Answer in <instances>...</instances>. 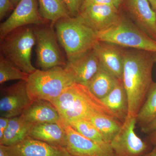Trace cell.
<instances>
[{
    "instance_id": "cell-1",
    "label": "cell",
    "mask_w": 156,
    "mask_h": 156,
    "mask_svg": "<svg viewBox=\"0 0 156 156\" xmlns=\"http://www.w3.org/2000/svg\"><path fill=\"white\" fill-rule=\"evenodd\" d=\"M153 53L143 50L124 51L123 85L128 95V117L136 118L153 83Z\"/></svg>"
},
{
    "instance_id": "cell-2",
    "label": "cell",
    "mask_w": 156,
    "mask_h": 156,
    "mask_svg": "<svg viewBox=\"0 0 156 156\" xmlns=\"http://www.w3.org/2000/svg\"><path fill=\"white\" fill-rule=\"evenodd\" d=\"M62 119L68 123L78 119L102 114L115 118L114 115L95 96L87 86L73 84L55 100L51 101Z\"/></svg>"
},
{
    "instance_id": "cell-3",
    "label": "cell",
    "mask_w": 156,
    "mask_h": 156,
    "mask_svg": "<svg viewBox=\"0 0 156 156\" xmlns=\"http://www.w3.org/2000/svg\"><path fill=\"white\" fill-rule=\"evenodd\" d=\"M56 37L67 59L92 50L97 40V33L79 15L59 20L54 24Z\"/></svg>"
},
{
    "instance_id": "cell-4",
    "label": "cell",
    "mask_w": 156,
    "mask_h": 156,
    "mask_svg": "<svg viewBox=\"0 0 156 156\" xmlns=\"http://www.w3.org/2000/svg\"><path fill=\"white\" fill-rule=\"evenodd\" d=\"M64 67L56 66L47 70L37 69L26 81L29 96L32 101L44 100L51 102L74 83Z\"/></svg>"
},
{
    "instance_id": "cell-5",
    "label": "cell",
    "mask_w": 156,
    "mask_h": 156,
    "mask_svg": "<svg viewBox=\"0 0 156 156\" xmlns=\"http://www.w3.org/2000/svg\"><path fill=\"white\" fill-rule=\"evenodd\" d=\"M35 44L34 29L23 27L1 40V54L22 71L30 74L37 69L31 62L32 50Z\"/></svg>"
},
{
    "instance_id": "cell-6",
    "label": "cell",
    "mask_w": 156,
    "mask_h": 156,
    "mask_svg": "<svg viewBox=\"0 0 156 156\" xmlns=\"http://www.w3.org/2000/svg\"><path fill=\"white\" fill-rule=\"evenodd\" d=\"M98 41L108 42L119 47L156 52V41L144 33L134 23L121 16L113 25L97 33Z\"/></svg>"
},
{
    "instance_id": "cell-7",
    "label": "cell",
    "mask_w": 156,
    "mask_h": 156,
    "mask_svg": "<svg viewBox=\"0 0 156 156\" xmlns=\"http://www.w3.org/2000/svg\"><path fill=\"white\" fill-rule=\"evenodd\" d=\"M37 26L34 29L37 44L36 52L38 66L42 70L65 67V62L58 46L53 26Z\"/></svg>"
},
{
    "instance_id": "cell-8",
    "label": "cell",
    "mask_w": 156,
    "mask_h": 156,
    "mask_svg": "<svg viewBox=\"0 0 156 156\" xmlns=\"http://www.w3.org/2000/svg\"><path fill=\"white\" fill-rule=\"evenodd\" d=\"M136 118L127 117L119 132L110 144L116 156H143L147 153L148 145L136 135Z\"/></svg>"
},
{
    "instance_id": "cell-9",
    "label": "cell",
    "mask_w": 156,
    "mask_h": 156,
    "mask_svg": "<svg viewBox=\"0 0 156 156\" xmlns=\"http://www.w3.org/2000/svg\"><path fill=\"white\" fill-rule=\"evenodd\" d=\"M46 22L38 10L36 0H20L11 15L0 25V40L17 29L30 24L44 25Z\"/></svg>"
},
{
    "instance_id": "cell-10",
    "label": "cell",
    "mask_w": 156,
    "mask_h": 156,
    "mask_svg": "<svg viewBox=\"0 0 156 156\" xmlns=\"http://www.w3.org/2000/svg\"><path fill=\"white\" fill-rule=\"evenodd\" d=\"M32 101L27 92L26 81L20 80L6 87L1 92V116L10 119L20 115Z\"/></svg>"
},
{
    "instance_id": "cell-11",
    "label": "cell",
    "mask_w": 156,
    "mask_h": 156,
    "mask_svg": "<svg viewBox=\"0 0 156 156\" xmlns=\"http://www.w3.org/2000/svg\"><path fill=\"white\" fill-rule=\"evenodd\" d=\"M78 15L96 32L109 28L121 17L114 5L83 4Z\"/></svg>"
},
{
    "instance_id": "cell-12",
    "label": "cell",
    "mask_w": 156,
    "mask_h": 156,
    "mask_svg": "<svg viewBox=\"0 0 156 156\" xmlns=\"http://www.w3.org/2000/svg\"><path fill=\"white\" fill-rule=\"evenodd\" d=\"M60 122L66 134V148L71 155L116 156L76 131L62 118Z\"/></svg>"
},
{
    "instance_id": "cell-13",
    "label": "cell",
    "mask_w": 156,
    "mask_h": 156,
    "mask_svg": "<svg viewBox=\"0 0 156 156\" xmlns=\"http://www.w3.org/2000/svg\"><path fill=\"white\" fill-rule=\"evenodd\" d=\"M100 62L93 50L67 59L65 68L76 83L86 85L100 69Z\"/></svg>"
},
{
    "instance_id": "cell-14",
    "label": "cell",
    "mask_w": 156,
    "mask_h": 156,
    "mask_svg": "<svg viewBox=\"0 0 156 156\" xmlns=\"http://www.w3.org/2000/svg\"><path fill=\"white\" fill-rule=\"evenodd\" d=\"M126 8L134 23L156 41V13L148 0H126Z\"/></svg>"
},
{
    "instance_id": "cell-15",
    "label": "cell",
    "mask_w": 156,
    "mask_h": 156,
    "mask_svg": "<svg viewBox=\"0 0 156 156\" xmlns=\"http://www.w3.org/2000/svg\"><path fill=\"white\" fill-rule=\"evenodd\" d=\"M5 146L11 156H71L66 148L28 137L16 145Z\"/></svg>"
},
{
    "instance_id": "cell-16",
    "label": "cell",
    "mask_w": 156,
    "mask_h": 156,
    "mask_svg": "<svg viewBox=\"0 0 156 156\" xmlns=\"http://www.w3.org/2000/svg\"><path fill=\"white\" fill-rule=\"evenodd\" d=\"M92 50L102 68L117 79H122L124 50L117 45L98 41Z\"/></svg>"
},
{
    "instance_id": "cell-17",
    "label": "cell",
    "mask_w": 156,
    "mask_h": 156,
    "mask_svg": "<svg viewBox=\"0 0 156 156\" xmlns=\"http://www.w3.org/2000/svg\"><path fill=\"white\" fill-rule=\"evenodd\" d=\"M21 115L28 122L34 125L58 123L61 119L55 106L50 101L44 100L33 101Z\"/></svg>"
},
{
    "instance_id": "cell-18",
    "label": "cell",
    "mask_w": 156,
    "mask_h": 156,
    "mask_svg": "<svg viewBox=\"0 0 156 156\" xmlns=\"http://www.w3.org/2000/svg\"><path fill=\"white\" fill-rule=\"evenodd\" d=\"M28 137L52 145L66 147V132L60 121L58 123H41L35 125Z\"/></svg>"
},
{
    "instance_id": "cell-19",
    "label": "cell",
    "mask_w": 156,
    "mask_h": 156,
    "mask_svg": "<svg viewBox=\"0 0 156 156\" xmlns=\"http://www.w3.org/2000/svg\"><path fill=\"white\" fill-rule=\"evenodd\" d=\"M101 100L111 111L117 119L123 124L125 122L128 115L129 104L122 80H118L111 92Z\"/></svg>"
},
{
    "instance_id": "cell-20",
    "label": "cell",
    "mask_w": 156,
    "mask_h": 156,
    "mask_svg": "<svg viewBox=\"0 0 156 156\" xmlns=\"http://www.w3.org/2000/svg\"><path fill=\"white\" fill-rule=\"evenodd\" d=\"M34 126L21 115L10 118L8 127L0 140V145L12 146L18 144L28 137Z\"/></svg>"
},
{
    "instance_id": "cell-21",
    "label": "cell",
    "mask_w": 156,
    "mask_h": 156,
    "mask_svg": "<svg viewBox=\"0 0 156 156\" xmlns=\"http://www.w3.org/2000/svg\"><path fill=\"white\" fill-rule=\"evenodd\" d=\"M119 80L101 67L85 86L93 95L101 100L111 92Z\"/></svg>"
},
{
    "instance_id": "cell-22",
    "label": "cell",
    "mask_w": 156,
    "mask_h": 156,
    "mask_svg": "<svg viewBox=\"0 0 156 156\" xmlns=\"http://www.w3.org/2000/svg\"><path fill=\"white\" fill-rule=\"evenodd\" d=\"M39 12L42 18L54 24L59 20L71 17L63 0H38Z\"/></svg>"
},
{
    "instance_id": "cell-23",
    "label": "cell",
    "mask_w": 156,
    "mask_h": 156,
    "mask_svg": "<svg viewBox=\"0 0 156 156\" xmlns=\"http://www.w3.org/2000/svg\"><path fill=\"white\" fill-rule=\"evenodd\" d=\"M88 120L98 129L105 140L109 144L119 132L123 125L117 119L102 114L94 115Z\"/></svg>"
},
{
    "instance_id": "cell-24",
    "label": "cell",
    "mask_w": 156,
    "mask_h": 156,
    "mask_svg": "<svg viewBox=\"0 0 156 156\" xmlns=\"http://www.w3.org/2000/svg\"><path fill=\"white\" fill-rule=\"evenodd\" d=\"M67 123L83 136L97 144L105 150L114 154L111 144L105 140L98 129L89 120L82 119Z\"/></svg>"
},
{
    "instance_id": "cell-25",
    "label": "cell",
    "mask_w": 156,
    "mask_h": 156,
    "mask_svg": "<svg viewBox=\"0 0 156 156\" xmlns=\"http://www.w3.org/2000/svg\"><path fill=\"white\" fill-rule=\"evenodd\" d=\"M156 118V82H153L136 115V124L141 128L149 124Z\"/></svg>"
},
{
    "instance_id": "cell-26",
    "label": "cell",
    "mask_w": 156,
    "mask_h": 156,
    "mask_svg": "<svg viewBox=\"0 0 156 156\" xmlns=\"http://www.w3.org/2000/svg\"><path fill=\"white\" fill-rule=\"evenodd\" d=\"M29 75V74L19 69L1 54L0 84L15 80L26 81Z\"/></svg>"
},
{
    "instance_id": "cell-27",
    "label": "cell",
    "mask_w": 156,
    "mask_h": 156,
    "mask_svg": "<svg viewBox=\"0 0 156 156\" xmlns=\"http://www.w3.org/2000/svg\"><path fill=\"white\" fill-rule=\"evenodd\" d=\"M84 1L85 0H63L73 17L76 16L80 13Z\"/></svg>"
},
{
    "instance_id": "cell-28",
    "label": "cell",
    "mask_w": 156,
    "mask_h": 156,
    "mask_svg": "<svg viewBox=\"0 0 156 156\" xmlns=\"http://www.w3.org/2000/svg\"><path fill=\"white\" fill-rule=\"evenodd\" d=\"M13 7L11 0H0V20L3 19Z\"/></svg>"
},
{
    "instance_id": "cell-29",
    "label": "cell",
    "mask_w": 156,
    "mask_h": 156,
    "mask_svg": "<svg viewBox=\"0 0 156 156\" xmlns=\"http://www.w3.org/2000/svg\"><path fill=\"white\" fill-rule=\"evenodd\" d=\"M10 118L1 117L0 118V140L2 138L5 131L9 125Z\"/></svg>"
},
{
    "instance_id": "cell-30",
    "label": "cell",
    "mask_w": 156,
    "mask_h": 156,
    "mask_svg": "<svg viewBox=\"0 0 156 156\" xmlns=\"http://www.w3.org/2000/svg\"><path fill=\"white\" fill-rule=\"evenodd\" d=\"M141 131L146 134L156 131V118L149 124L141 127Z\"/></svg>"
},
{
    "instance_id": "cell-31",
    "label": "cell",
    "mask_w": 156,
    "mask_h": 156,
    "mask_svg": "<svg viewBox=\"0 0 156 156\" xmlns=\"http://www.w3.org/2000/svg\"><path fill=\"white\" fill-rule=\"evenodd\" d=\"M87 3L114 5V0H89L87 2L84 3L83 4H87Z\"/></svg>"
},
{
    "instance_id": "cell-32",
    "label": "cell",
    "mask_w": 156,
    "mask_h": 156,
    "mask_svg": "<svg viewBox=\"0 0 156 156\" xmlns=\"http://www.w3.org/2000/svg\"><path fill=\"white\" fill-rule=\"evenodd\" d=\"M148 139L154 146H156V131L151 132V133L149 134L148 136H147Z\"/></svg>"
},
{
    "instance_id": "cell-33",
    "label": "cell",
    "mask_w": 156,
    "mask_h": 156,
    "mask_svg": "<svg viewBox=\"0 0 156 156\" xmlns=\"http://www.w3.org/2000/svg\"><path fill=\"white\" fill-rule=\"evenodd\" d=\"M0 156H11L4 145H0Z\"/></svg>"
},
{
    "instance_id": "cell-34",
    "label": "cell",
    "mask_w": 156,
    "mask_h": 156,
    "mask_svg": "<svg viewBox=\"0 0 156 156\" xmlns=\"http://www.w3.org/2000/svg\"><path fill=\"white\" fill-rule=\"evenodd\" d=\"M143 156H156V146H154L153 148L150 151L147 152Z\"/></svg>"
},
{
    "instance_id": "cell-35",
    "label": "cell",
    "mask_w": 156,
    "mask_h": 156,
    "mask_svg": "<svg viewBox=\"0 0 156 156\" xmlns=\"http://www.w3.org/2000/svg\"><path fill=\"white\" fill-rule=\"evenodd\" d=\"M150 3L152 8L156 12V0H148Z\"/></svg>"
},
{
    "instance_id": "cell-36",
    "label": "cell",
    "mask_w": 156,
    "mask_h": 156,
    "mask_svg": "<svg viewBox=\"0 0 156 156\" xmlns=\"http://www.w3.org/2000/svg\"><path fill=\"white\" fill-rule=\"evenodd\" d=\"M123 0H114V4L117 9H118L119 7L120 4H121Z\"/></svg>"
},
{
    "instance_id": "cell-37",
    "label": "cell",
    "mask_w": 156,
    "mask_h": 156,
    "mask_svg": "<svg viewBox=\"0 0 156 156\" xmlns=\"http://www.w3.org/2000/svg\"><path fill=\"white\" fill-rule=\"evenodd\" d=\"M20 0H11L13 7H16Z\"/></svg>"
},
{
    "instance_id": "cell-38",
    "label": "cell",
    "mask_w": 156,
    "mask_h": 156,
    "mask_svg": "<svg viewBox=\"0 0 156 156\" xmlns=\"http://www.w3.org/2000/svg\"><path fill=\"white\" fill-rule=\"evenodd\" d=\"M153 55L154 60L155 62H156V52L153 53Z\"/></svg>"
},
{
    "instance_id": "cell-39",
    "label": "cell",
    "mask_w": 156,
    "mask_h": 156,
    "mask_svg": "<svg viewBox=\"0 0 156 156\" xmlns=\"http://www.w3.org/2000/svg\"><path fill=\"white\" fill-rule=\"evenodd\" d=\"M88 1H89V0H85V1H84V3L87 2H88Z\"/></svg>"
},
{
    "instance_id": "cell-40",
    "label": "cell",
    "mask_w": 156,
    "mask_h": 156,
    "mask_svg": "<svg viewBox=\"0 0 156 156\" xmlns=\"http://www.w3.org/2000/svg\"></svg>"
},
{
    "instance_id": "cell-41",
    "label": "cell",
    "mask_w": 156,
    "mask_h": 156,
    "mask_svg": "<svg viewBox=\"0 0 156 156\" xmlns=\"http://www.w3.org/2000/svg\"></svg>"
}]
</instances>
